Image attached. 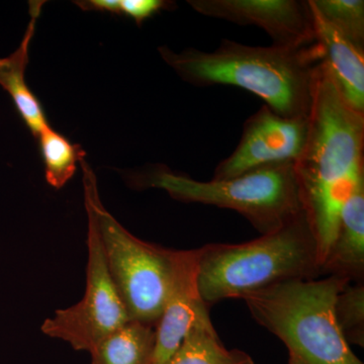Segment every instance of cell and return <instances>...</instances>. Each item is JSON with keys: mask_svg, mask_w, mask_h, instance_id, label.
<instances>
[{"mask_svg": "<svg viewBox=\"0 0 364 364\" xmlns=\"http://www.w3.org/2000/svg\"><path fill=\"white\" fill-rule=\"evenodd\" d=\"M310 2L337 32L364 51L363 0H310Z\"/></svg>", "mask_w": 364, "mask_h": 364, "instance_id": "17", "label": "cell"}, {"mask_svg": "<svg viewBox=\"0 0 364 364\" xmlns=\"http://www.w3.org/2000/svg\"><path fill=\"white\" fill-rule=\"evenodd\" d=\"M155 326L129 321L90 352V364H152Z\"/></svg>", "mask_w": 364, "mask_h": 364, "instance_id": "14", "label": "cell"}, {"mask_svg": "<svg viewBox=\"0 0 364 364\" xmlns=\"http://www.w3.org/2000/svg\"><path fill=\"white\" fill-rule=\"evenodd\" d=\"M313 14L316 42L323 52V64L346 102L364 112V51L349 42L315 11Z\"/></svg>", "mask_w": 364, "mask_h": 364, "instance_id": "11", "label": "cell"}, {"mask_svg": "<svg viewBox=\"0 0 364 364\" xmlns=\"http://www.w3.org/2000/svg\"><path fill=\"white\" fill-rule=\"evenodd\" d=\"M308 132L309 117H284L263 105L246 119L238 145L217 165L213 179L226 181L270 165L296 163Z\"/></svg>", "mask_w": 364, "mask_h": 364, "instance_id": "8", "label": "cell"}, {"mask_svg": "<svg viewBox=\"0 0 364 364\" xmlns=\"http://www.w3.org/2000/svg\"><path fill=\"white\" fill-rule=\"evenodd\" d=\"M322 274L317 237L306 212L254 240L208 244L198 255V291L208 306L286 280Z\"/></svg>", "mask_w": 364, "mask_h": 364, "instance_id": "3", "label": "cell"}, {"mask_svg": "<svg viewBox=\"0 0 364 364\" xmlns=\"http://www.w3.org/2000/svg\"><path fill=\"white\" fill-rule=\"evenodd\" d=\"M196 13L239 26L262 28L282 47H304L316 42L308 0H188Z\"/></svg>", "mask_w": 364, "mask_h": 364, "instance_id": "9", "label": "cell"}, {"mask_svg": "<svg viewBox=\"0 0 364 364\" xmlns=\"http://www.w3.org/2000/svg\"><path fill=\"white\" fill-rule=\"evenodd\" d=\"M176 7V2L167 0H119L117 16H127L141 26L144 21L162 11H170Z\"/></svg>", "mask_w": 364, "mask_h": 364, "instance_id": "19", "label": "cell"}, {"mask_svg": "<svg viewBox=\"0 0 364 364\" xmlns=\"http://www.w3.org/2000/svg\"><path fill=\"white\" fill-rule=\"evenodd\" d=\"M37 139L44 162L46 181L54 188H63L75 173L81 158H85V151L50 124L43 129Z\"/></svg>", "mask_w": 364, "mask_h": 364, "instance_id": "16", "label": "cell"}, {"mask_svg": "<svg viewBox=\"0 0 364 364\" xmlns=\"http://www.w3.org/2000/svg\"><path fill=\"white\" fill-rule=\"evenodd\" d=\"M200 248L182 250L181 264L164 308L155 326L156 343L152 364H167L189 330L210 316L198 286Z\"/></svg>", "mask_w": 364, "mask_h": 364, "instance_id": "10", "label": "cell"}, {"mask_svg": "<svg viewBox=\"0 0 364 364\" xmlns=\"http://www.w3.org/2000/svg\"><path fill=\"white\" fill-rule=\"evenodd\" d=\"M322 270L323 274L363 282L364 181L356 186L342 208L336 236L323 261Z\"/></svg>", "mask_w": 364, "mask_h": 364, "instance_id": "12", "label": "cell"}, {"mask_svg": "<svg viewBox=\"0 0 364 364\" xmlns=\"http://www.w3.org/2000/svg\"><path fill=\"white\" fill-rule=\"evenodd\" d=\"M88 259L85 293L75 305L58 310L43 323L42 332L75 350L90 352L131 321L112 282L95 223L87 218Z\"/></svg>", "mask_w": 364, "mask_h": 364, "instance_id": "7", "label": "cell"}, {"mask_svg": "<svg viewBox=\"0 0 364 364\" xmlns=\"http://www.w3.org/2000/svg\"><path fill=\"white\" fill-rule=\"evenodd\" d=\"M294 168L323 265L342 208L364 181V112L346 102L323 62L316 74L305 149Z\"/></svg>", "mask_w": 364, "mask_h": 364, "instance_id": "1", "label": "cell"}, {"mask_svg": "<svg viewBox=\"0 0 364 364\" xmlns=\"http://www.w3.org/2000/svg\"><path fill=\"white\" fill-rule=\"evenodd\" d=\"M79 166L86 215L97 226L109 274L129 317L156 326L178 272L182 250L159 247L131 234L102 205L97 176L85 158Z\"/></svg>", "mask_w": 364, "mask_h": 364, "instance_id": "6", "label": "cell"}, {"mask_svg": "<svg viewBox=\"0 0 364 364\" xmlns=\"http://www.w3.org/2000/svg\"><path fill=\"white\" fill-rule=\"evenodd\" d=\"M349 282L333 274L286 280L242 299L254 320L284 344L287 364H363L335 317L337 296Z\"/></svg>", "mask_w": 364, "mask_h": 364, "instance_id": "4", "label": "cell"}, {"mask_svg": "<svg viewBox=\"0 0 364 364\" xmlns=\"http://www.w3.org/2000/svg\"><path fill=\"white\" fill-rule=\"evenodd\" d=\"M167 364H254V360L245 351L227 349L208 316L189 330Z\"/></svg>", "mask_w": 364, "mask_h": 364, "instance_id": "15", "label": "cell"}, {"mask_svg": "<svg viewBox=\"0 0 364 364\" xmlns=\"http://www.w3.org/2000/svg\"><path fill=\"white\" fill-rule=\"evenodd\" d=\"M124 177L138 191L162 189L179 202L235 210L262 235L306 212L294 163L270 165L226 181H196L164 164L129 170Z\"/></svg>", "mask_w": 364, "mask_h": 364, "instance_id": "5", "label": "cell"}, {"mask_svg": "<svg viewBox=\"0 0 364 364\" xmlns=\"http://www.w3.org/2000/svg\"><path fill=\"white\" fill-rule=\"evenodd\" d=\"M44 1L30 2L31 21L21 44L11 55L0 58V86L13 100L16 111L36 139L49 126L44 109L26 81L28 50Z\"/></svg>", "mask_w": 364, "mask_h": 364, "instance_id": "13", "label": "cell"}, {"mask_svg": "<svg viewBox=\"0 0 364 364\" xmlns=\"http://www.w3.org/2000/svg\"><path fill=\"white\" fill-rule=\"evenodd\" d=\"M335 317L349 345L364 347L363 282H349L335 301Z\"/></svg>", "mask_w": 364, "mask_h": 364, "instance_id": "18", "label": "cell"}, {"mask_svg": "<svg viewBox=\"0 0 364 364\" xmlns=\"http://www.w3.org/2000/svg\"><path fill=\"white\" fill-rule=\"evenodd\" d=\"M158 53L189 85L242 88L284 117H309L323 61L317 42L304 47H261L223 39L214 51L188 48L176 52L161 46Z\"/></svg>", "mask_w": 364, "mask_h": 364, "instance_id": "2", "label": "cell"}]
</instances>
